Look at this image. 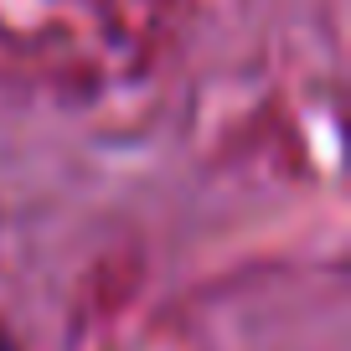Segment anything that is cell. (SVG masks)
Instances as JSON below:
<instances>
[{"label": "cell", "instance_id": "obj_1", "mask_svg": "<svg viewBox=\"0 0 351 351\" xmlns=\"http://www.w3.org/2000/svg\"><path fill=\"white\" fill-rule=\"evenodd\" d=\"M0 351H16V336H11L5 326H0Z\"/></svg>", "mask_w": 351, "mask_h": 351}]
</instances>
